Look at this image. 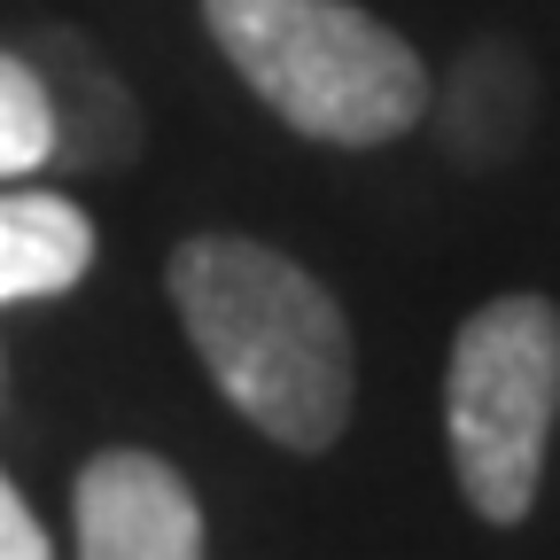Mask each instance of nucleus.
<instances>
[{"label": "nucleus", "instance_id": "39448f33", "mask_svg": "<svg viewBox=\"0 0 560 560\" xmlns=\"http://www.w3.org/2000/svg\"><path fill=\"white\" fill-rule=\"evenodd\" d=\"M32 79L47 94V117H55V156L70 172H109L140 149V109L125 94V79L79 39V32H47L32 55Z\"/></svg>", "mask_w": 560, "mask_h": 560}, {"label": "nucleus", "instance_id": "1a4fd4ad", "mask_svg": "<svg viewBox=\"0 0 560 560\" xmlns=\"http://www.w3.org/2000/svg\"><path fill=\"white\" fill-rule=\"evenodd\" d=\"M0 560H55L47 529L32 522V506L16 499V482H9V475H0Z\"/></svg>", "mask_w": 560, "mask_h": 560}, {"label": "nucleus", "instance_id": "6e6552de", "mask_svg": "<svg viewBox=\"0 0 560 560\" xmlns=\"http://www.w3.org/2000/svg\"><path fill=\"white\" fill-rule=\"evenodd\" d=\"M55 164V117H47V94L32 79L24 55H0V179H24Z\"/></svg>", "mask_w": 560, "mask_h": 560}, {"label": "nucleus", "instance_id": "7ed1b4c3", "mask_svg": "<svg viewBox=\"0 0 560 560\" xmlns=\"http://www.w3.org/2000/svg\"><path fill=\"white\" fill-rule=\"evenodd\" d=\"M444 436L467 506L514 529L537 506L545 452L560 436V304L499 296L467 312L444 374Z\"/></svg>", "mask_w": 560, "mask_h": 560}, {"label": "nucleus", "instance_id": "f03ea898", "mask_svg": "<svg viewBox=\"0 0 560 560\" xmlns=\"http://www.w3.org/2000/svg\"><path fill=\"white\" fill-rule=\"evenodd\" d=\"M202 24L249 94L304 140L374 149L429 109V62L350 0H202Z\"/></svg>", "mask_w": 560, "mask_h": 560}, {"label": "nucleus", "instance_id": "0eeeda50", "mask_svg": "<svg viewBox=\"0 0 560 560\" xmlns=\"http://www.w3.org/2000/svg\"><path fill=\"white\" fill-rule=\"evenodd\" d=\"M86 265H94V219L70 195L47 187L0 195V304L62 296Z\"/></svg>", "mask_w": 560, "mask_h": 560}, {"label": "nucleus", "instance_id": "f257e3e1", "mask_svg": "<svg viewBox=\"0 0 560 560\" xmlns=\"http://www.w3.org/2000/svg\"><path fill=\"white\" fill-rule=\"evenodd\" d=\"M172 312L219 397L280 452H327L350 420V319L319 280L249 234H195L164 265Z\"/></svg>", "mask_w": 560, "mask_h": 560}, {"label": "nucleus", "instance_id": "20e7f679", "mask_svg": "<svg viewBox=\"0 0 560 560\" xmlns=\"http://www.w3.org/2000/svg\"><path fill=\"white\" fill-rule=\"evenodd\" d=\"M79 560H202L187 475L156 452H94L79 467Z\"/></svg>", "mask_w": 560, "mask_h": 560}, {"label": "nucleus", "instance_id": "423d86ee", "mask_svg": "<svg viewBox=\"0 0 560 560\" xmlns=\"http://www.w3.org/2000/svg\"><path fill=\"white\" fill-rule=\"evenodd\" d=\"M529 109H537L529 62L514 47H499V39H475L452 62V86L436 102V125H444V149L467 172H490V164H506L529 140Z\"/></svg>", "mask_w": 560, "mask_h": 560}]
</instances>
